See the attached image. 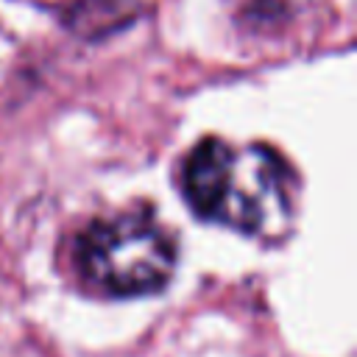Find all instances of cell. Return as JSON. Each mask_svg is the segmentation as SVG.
Here are the masks:
<instances>
[{
	"instance_id": "1",
	"label": "cell",
	"mask_w": 357,
	"mask_h": 357,
	"mask_svg": "<svg viewBox=\"0 0 357 357\" xmlns=\"http://www.w3.org/2000/svg\"><path fill=\"white\" fill-rule=\"evenodd\" d=\"M181 187L198 218L243 234H268L290 218V170L265 145L234 148L209 137L187 156Z\"/></svg>"
},
{
	"instance_id": "2",
	"label": "cell",
	"mask_w": 357,
	"mask_h": 357,
	"mask_svg": "<svg viewBox=\"0 0 357 357\" xmlns=\"http://www.w3.org/2000/svg\"><path fill=\"white\" fill-rule=\"evenodd\" d=\"M78 268L109 296H145L167 284L176 243L151 215L126 212L95 220L78 240Z\"/></svg>"
}]
</instances>
